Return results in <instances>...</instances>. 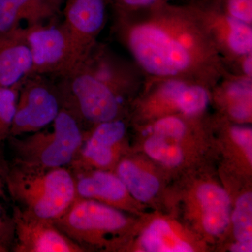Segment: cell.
Returning a JSON list of instances; mask_svg holds the SVG:
<instances>
[{
	"label": "cell",
	"instance_id": "cell-13",
	"mask_svg": "<svg viewBox=\"0 0 252 252\" xmlns=\"http://www.w3.org/2000/svg\"><path fill=\"white\" fill-rule=\"evenodd\" d=\"M61 12L51 0H0V36L23 27L47 22Z\"/></svg>",
	"mask_w": 252,
	"mask_h": 252
},
{
	"label": "cell",
	"instance_id": "cell-22",
	"mask_svg": "<svg viewBox=\"0 0 252 252\" xmlns=\"http://www.w3.org/2000/svg\"><path fill=\"white\" fill-rule=\"evenodd\" d=\"M175 102L180 110L185 114H196L207 107L209 95L206 90L200 86H186Z\"/></svg>",
	"mask_w": 252,
	"mask_h": 252
},
{
	"label": "cell",
	"instance_id": "cell-8",
	"mask_svg": "<svg viewBox=\"0 0 252 252\" xmlns=\"http://www.w3.org/2000/svg\"><path fill=\"white\" fill-rule=\"evenodd\" d=\"M14 252H84L82 247L64 234L53 220L41 218L13 207Z\"/></svg>",
	"mask_w": 252,
	"mask_h": 252
},
{
	"label": "cell",
	"instance_id": "cell-15",
	"mask_svg": "<svg viewBox=\"0 0 252 252\" xmlns=\"http://www.w3.org/2000/svg\"><path fill=\"white\" fill-rule=\"evenodd\" d=\"M117 175L124 182L129 193L140 201H148L155 196L160 188L155 176L144 171L130 159H124L119 162Z\"/></svg>",
	"mask_w": 252,
	"mask_h": 252
},
{
	"label": "cell",
	"instance_id": "cell-4",
	"mask_svg": "<svg viewBox=\"0 0 252 252\" xmlns=\"http://www.w3.org/2000/svg\"><path fill=\"white\" fill-rule=\"evenodd\" d=\"M25 31L31 50V74L63 77L86 55L64 23L56 18L26 26Z\"/></svg>",
	"mask_w": 252,
	"mask_h": 252
},
{
	"label": "cell",
	"instance_id": "cell-11",
	"mask_svg": "<svg viewBox=\"0 0 252 252\" xmlns=\"http://www.w3.org/2000/svg\"><path fill=\"white\" fill-rule=\"evenodd\" d=\"M31 72V50L25 27L0 36V88L19 85Z\"/></svg>",
	"mask_w": 252,
	"mask_h": 252
},
{
	"label": "cell",
	"instance_id": "cell-3",
	"mask_svg": "<svg viewBox=\"0 0 252 252\" xmlns=\"http://www.w3.org/2000/svg\"><path fill=\"white\" fill-rule=\"evenodd\" d=\"M50 131L39 130L26 137H9L13 163L31 168L70 166L84 140L86 130L77 118L61 109Z\"/></svg>",
	"mask_w": 252,
	"mask_h": 252
},
{
	"label": "cell",
	"instance_id": "cell-10",
	"mask_svg": "<svg viewBox=\"0 0 252 252\" xmlns=\"http://www.w3.org/2000/svg\"><path fill=\"white\" fill-rule=\"evenodd\" d=\"M63 22L87 54L105 17V0H65Z\"/></svg>",
	"mask_w": 252,
	"mask_h": 252
},
{
	"label": "cell",
	"instance_id": "cell-31",
	"mask_svg": "<svg viewBox=\"0 0 252 252\" xmlns=\"http://www.w3.org/2000/svg\"><path fill=\"white\" fill-rule=\"evenodd\" d=\"M51 1H52L53 2L58 6V7L61 9V7H62L63 4H64L65 0H51Z\"/></svg>",
	"mask_w": 252,
	"mask_h": 252
},
{
	"label": "cell",
	"instance_id": "cell-12",
	"mask_svg": "<svg viewBox=\"0 0 252 252\" xmlns=\"http://www.w3.org/2000/svg\"><path fill=\"white\" fill-rule=\"evenodd\" d=\"M75 177L77 198L89 199L112 206L122 205L129 192L117 175L105 170L73 172Z\"/></svg>",
	"mask_w": 252,
	"mask_h": 252
},
{
	"label": "cell",
	"instance_id": "cell-19",
	"mask_svg": "<svg viewBox=\"0 0 252 252\" xmlns=\"http://www.w3.org/2000/svg\"><path fill=\"white\" fill-rule=\"evenodd\" d=\"M144 149L149 157L168 166H177L183 160L182 149L168 143L165 138L160 136H152L146 141Z\"/></svg>",
	"mask_w": 252,
	"mask_h": 252
},
{
	"label": "cell",
	"instance_id": "cell-27",
	"mask_svg": "<svg viewBox=\"0 0 252 252\" xmlns=\"http://www.w3.org/2000/svg\"><path fill=\"white\" fill-rule=\"evenodd\" d=\"M185 84L181 81H169L162 88V94L167 98L172 99L175 102L176 98L185 89Z\"/></svg>",
	"mask_w": 252,
	"mask_h": 252
},
{
	"label": "cell",
	"instance_id": "cell-14",
	"mask_svg": "<svg viewBox=\"0 0 252 252\" xmlns=\"http://www.w3.org/2000/svg\"><path fill=\"white\" fill-rule=\"evenodd\" d=\"M203 210V225L207 233L221 234L229 225L230 200L223 189L211 184L200 186L197 192Z\"/></svg>",
	"mask_w": 252,
	"mask_h": 252
},
{
	"label": "cell",
	"instance_id": "cell-5",
	"mask_svg": "<svg viewBox=\"0 0 252 252\" xmlns=\"http://www.w3.org/2000/svg\"><path fill=\"white\" fill-rule=\"evenodd\" d=\"M54 221L86 251L90 246L112 240L128 225L127 217L115 207L89 199L77 198L67 211Z\"/></svg>",
	"mask_w": 252,
	"mask_h": 252
},
{
	"label": "cell",
	"instance_id": "cell-25",
	"mask_svg": "<svg viewBox=\"0 0 252 252\" xmlns=\"http://www.w3.org/2000/svg\"><path fill=\"white\" fill-rule=\"evenodd\" d=\"M230 16L244 22L252 21V0H228Z\"/></svg>",
	"mask_w": 252,
	"mask_h": 252
},
{
	"label": "cell",
	"instance_id": "cell-24",
	"mask_svg": "<svg viewBox=\"0 0 252 252\" xmlns=\"http://www.w3.org/2000/svg\"><path fill=\"white\" fill-rule=\"evenodd\" d=\"M228 94L234 101L233 105H252V86L249 81L233 83L228 89Z\"/></svg>",
	"mask_w": 252,
	"mask_h": 252
},
{
	"label": "cell",
	"instance_id": "cell-17",
	"mask_svg": "<svg viewBox=\"0 0 252 252\" xmlns=\"http://www.w3.org/2000/svg\"><path fill=\"white\" fill-rule=\"evenodd\" d=\"M9 164L0 153V252L12 250L14 241V226L12 216L8 215L4 206L6 202V175Z\"/></svg>",
	"mask_w": 252,
	"mask_h": 252
},
{
	"label": "cell",
	"instance_id": "cell-20",
	"mask_svg": "<svg viewBox=\"0 0 252 252\" xmlns=\"http://www.w3.org/2000/svg\"><path fill=\"white\" fill-rule=\"evenodd\" d=\"M233 231L238 241L252 240V195L243 194L237 200L232 216Z\"/></svg>",
	"mask_w": 252,
	"mask_h": 252
},
{
	"label": "cell",
	"instance_id": "cell-7",
	"mask_svg": "<svg viewBox=\"0 0 252 252\" xmlns=\"http://www.w3.org/2000/svg\"><path fill=\"white\" fill-rule=\"evenodd\" d=\"M128 44L137 62L154 75H175L190 64L185 48L154 26H139L131 30Z\"/></svg>",
	"mask_w": 252,
	"mask_h": 252
},
{
	"label": "cell",
	"instance_id": "cell-16",
	"mask_svg": "<svg viewBox=\"0 0 252 252\" xmlns=\"http://www.w3.org/2000/svg\"><path fill=\"white\" fill-rule=\"evenodd\" d=\"M140 245L149 252H191L193 248L174 233L163 220H154L142 234Z\"/></svg>",
	"mask_w": 252,
	"mask_h": 252
},
{
	"label": "cell",
	"instance_id": "cell-28",
	"mask_svg": "<svg viewBox=\"0 0 252 252\" xmlns=\"http://www.w3.org/2000/svg\"><path fill=\"white\" fill-rule=\"evenodd\" d=\"M119 2L130 6V7H138V6H149L157 2L158 0H119Z\"/></svg>",
	"mask_w": 252,
	"mask_h": 252
},
{
	"label": "cell",
	"instance_id": "cell-29",
	"mask_svg": "<svg viewBox=\"0 0 252 252\" xmlns=\"http://www.w3.org/2000/svg\"><path fill=\"white\" fill-rule=\"evenodd\" d=\"M230 251L233 252H251L252 251V242L238 241L230 248Z\"/></svg>",
	"mask_w": 252,
	"mask_h": 252
},
{
	"label": "cell",
	"instance_id": "cell-9",
	"mask_svg": "<svg viewBox=\"0 0 252 252\" xmlns=\"http://www.w3.org/2000/svg\"><path fill=\"white\" fill-rule=\"evenodd\" d=\"M126 132L125 124L118 119L101 123L90 132L86 131L80 150L69 168L74 172L105 170L112 166Z\"/></svg>",
	"mask_w": 252,
	"mask_h": 252
},
{
	"label": "cell",
	"instance_id": "cell-18",
	"mask_svg": "<svg viewBox=\"0 0 252 252\" xmlns=\"http://www.w3.org/2000/svg\"><path fill=\"white\" fill-rule=\"evenodd\" d=\"M21 84L0 88V153L10 136Z\"/></svg>",
	"mask_w": 252,
	"mask_h": 252
},
{
	"label": "cell",
	"instance_id": "cell-26",
	"mask_svg": "<svg viewBox=\"0 0 252 252\" xmlns=\"http://www.w3.org/2000/svg\"><path fill=\"white\" fill-rule=\"evenodd\" d=\"M232 138L245 150L250 163L252 161V131L251 127L235 126L231 129Z\"/></svg>",
	"mask_w": 252,
	"mask_h": 252
},
{
	"label": "cell",
	"instance_id": "cell-30",
	"mask_svg": "<svg viewBox=\"0 0 252 252\" xmlns=\"http://www.w3.org/2000/svg\"><path fill=\"white\" fill-rule=\"evenodd\" d=\"M243 69L247 75H248L249 77H252V59L251 55L245 59V62H244Z\"/></svg>",
	"mask_w": 252,
	"mask_h": 252
},
{
	"label": "cell",
	"instance_id": "cell-2",
	"mask_svg": "<svg viewBox=\"0 0 252 252\" xmlns=\"http://www.w3.org/2000/svg\"><path fill=\"white\" fill-rule=\"evenodd\" d=\"M7 193L20 208L56 220L77 198L75 177L69 167L37 169L11 163L6 175Z\"/></svg>",
	"mask_w": 252,
	"mask_h": 252
},
{
	"label": "cell",
	"instance_id": "cell-6",
	"mask_svg": "<svg viewBox=\"0 0 252 252\" xmlns=\"http://www.w3.org/2000/svg\"><path fill=\"white\" fill-rule=\"evenodd\" d=\"M62 109L57 84L46 76L31 74L20 86L9 137L43 130L52 124Z\"/></svg>",
	"mask_w": 252,
	"mask_h": 252
},
{
	"label": "cell",
	"instance_id": "cell-21",
	"mask_svg": "<svg viewBox=\"0 0 252 252\" xmlns=\"http://www.w3.org/2000/svg\"><path fill=\"white\" fill-rule=\"evenodd\" d=\"M230 32L228 37L230 47L236 54H250L252 49V31L247 23L237 18L228 16Z\"/></svg>",
	"mask_w": 252,
	"mask_h": 252
},
{
	"label": "cell",
	"instance_id": "cell-1",
	"mask_svg": "<svg viewBox=\"0 0 252 252\" xmlns=\"http://www.w3.org/2000/svg\"><path fill=\"white\" fill-rule=\"evenodd\" d=\"M114 77L112 67L90 50L75 67L59 77L63 108L72 113L84 129L117 119L120 102Z\"/></svg>",
	"mask_w": 252,
	"mask_h": 252
},
{
	"label": "cell",
	"instance_id": "cell-23",
	"mask_svg": "<svg viewBox=\"0 0 252 252\" xmlns=\"http://www.w3.org/2000/svg\"><path fill=\"white\" fill-rule=\"evenodd\" d=\"M154 135L164 138L179 140L185 135L186 126L178 118L169 117L160 119L154 127Z\"/></svg>",
	"mask_w": 252,
	"mask_h": 252
}]
</instances>
